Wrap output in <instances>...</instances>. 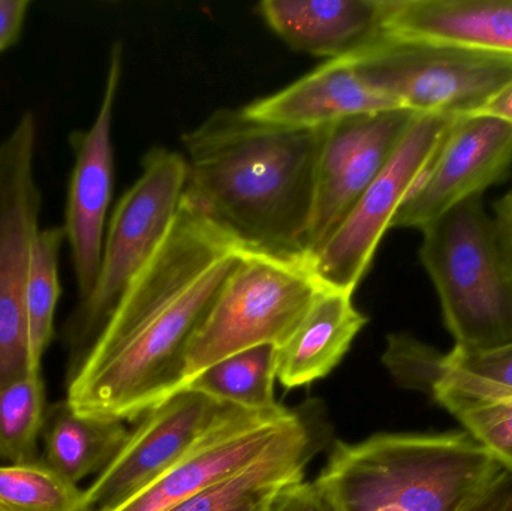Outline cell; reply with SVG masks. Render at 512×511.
Instances as JSON below:
<instances>
[{"mask_svg":"<svg viewBox=\"0 0 512 511\" xmlns=\"http://www.w3.org/2000/svg\"><path fill=\"white\" fill-rule=\"evenodd\" d=\"M248 249L182 201L167 239L129 285L72 371L81 416L140 420L186 387V360Z\"/></svg>","mask_w":512,"mask_h":511,"instance_id":"1","label":"cell"},{"mask_svg":"<svg viewBox=\"0 0 512 511\" xmlns=\"http://www.w3.org/2000/svg\"><path fill=\"white\" fill-rule=\"evenodd\" d=\"M324 131L221 108L183 135V201L248 251L306 258Z\"/></svg>","mask_w":512,"mask_h":511,"instance_id":"2","label":"cell"},{"mask_svg":"<svg viewBox=\"0 0 512 511\" xmlns=\"http://www.w3.org/2000/svg\"><path fill=\"white\" fill-rule=\"evenodd\" d=\"M505 468L465 431L336 441L319 474L339 511H462Z\"/></svg>","mask_w":512,"mask_h":511,"instance_id":"3","label":"cell"},{"mask_svg":"<svg viewBox=\"0 0 512 511\" xmlns=\"http://www.w3.org/2000/svg\"><path fill=\"white\" fill-rule=\"evenodd\" d=\"M421 233V264L454 347L484 351L512 344V279L483 195L457 204Z\"/></svg>","mask_w":512,"mask_h":511,"instance_id":"4","label":"cell"},{"mask_svg":"<svg viewBox=\"0 0 512 511\" xmlns=\"http://www.w3.org/2000/svg\"><path fill=\"white\" fill-rule=\"evenodd\" d=\"M324 287L307 258L246 251L192 341L186 386L240 351L282 347Z\"/></svg>","mask_w":512,"mask_h":511,"instance_id":"5","label":"cell"},{"mask_svg":"<svg viewBox=\"0 0 512 511\" xmlns=\"http://www.w3.org/2000/svg\"><path fill=\"white\" fill-rule=\"evenodd\" d=\"M185 186V156L164 147L144 156L143 173L120 198L108 224L95 287L66 323V339L81 354L167 239Z\"/></svg>","mask_w":512,"mask_h":511,"instance_id":"6","label":"cell"},{"mask_svg":"<svg viewBox=\"0 0 512 511\" xmlns=\"http://www.w3.org/2000/svg\"><path fill=\"white\" fill-rule=\"evenodd\" d=\"M361 80L417 114L466 116L512 81V56L382 35L348 57Z\"/></svg>","mask_w":512,"mask_h":511,"instance_id":"7","label":"cell"},{"mask_svg":"<svg viewBox=\"0 0 512 511\" xmlns=\"http://www.w3.org/2000/svg\"><path fill=\"white\" fill-rule=\"evenodd\" d=\"M36 120L23 114L0 143V389L30 362L27 285L42 194L35 176Z\"/></svg>","mask_w":512,"mask_h":511,"instance_id":"8","label":"cell"},{"mask_svg":"<svg viewBox=\"0 0 512 511\" xmlns=\"http://www.w3.org/2000/svg\"><path fill=\"white\" fill-rule=\"evenodd\" d=\"M454 117L417 114L384 170L370 183L345 221L307 257L319 281L352 291L360 284L394 216L411 194Z\"/></svg>","mask_w":512,"mask_h":511,"instance_id":"9","label":"cell"},{"mask_svg":"<svg viewBox=\"0 0 512 511\" xmlns=\"http://www.w3.org/2000/svg\"><path fill=\"white\" fill-rule=\"evenodd\" d=\"M243 408L185 387L144 414L113 461L84 489L87 511H107L170 470L204 437Z\"/></svg>","mask_w":512,"mask_h":511,"instance_id":"10","label":"cell"},{"mask_svg":"<svg viewBox=\"0 0 512 511\" xmlns=\"http://www.w3.org/2000/svg\"><path fill=\"white\" fill-rule=\"evenodd\" d=\"M417 113L396 108L348 117L324 131L306 258L345 221L370 183L379 176Z\"/></svg>","mask_w":512,"mask_h":511,"instance_id":"11","label":"cell"},{"mask_svg":"<svg viewBox=\"0 0 512 511\" xmlns=\"http://www.w3.org/2000/svg\"><path fill=\"white\" fill-rule=\"evenodd\" d=\"M511 164L510 123L487 116L454 117L391 228L423 230L457 204L483 195Z\"/></svg>","mask_w":512,"mask_h":511,"instance_id":"12","label":"cell"},{"mask_svg":"<svg viewBox=\"0 0 512 511\" xmlns=\"http://www.w3.org/2000/svg\"><path fill=\"white\" fill-rule=\"evenodd\" d=\"M123 71V48H111L104 96L95 122L87 131L72 132L75 162L66 201V242L78 285V302L95 287L104 249L105 224L114 189L113 113Z\"/></svg>","mask_w":512,"mask_h":511,"instance_id":"13","label":"cell"},{"mask_svg":"<svg viewBox=\"0 0 512 511\" xmlns=\"http://www.w3.org/2000/svg\"><path fill=\"white\" fill-rule=\"evenodd\" d=\"M304 425L294 411L242 410L138 494L107 511H167L261 458Z\"/></svg>","mask_w":512,"mask_h":511,"instance_id":"14","label":"cell"},{"mask_svg":"<svg viewBox=\"0 0 512 511\" xmlns=\"http://www.w3.org/2000/svg\"><path fill=\"white\" fill-rule=\"evenodd\" d=\"M403 108L361 80L348 57L325 62L310 74L243 107L252 119L294 129H321L360 114Z\"/></svg>","mask_w":512,"mask_h":511,"instance_id":"15","label":"cell"},{"mask_svg":"<svg viewBox=\"0 0 512 511\" xmlns=\"http://www.w3.org/2000/svg\"><path fill=\"white\" fill-rule=\"evenodd\" d=\"M382 35L512 56V0H382Z\"/></svg>","mask_w":512,"mask_h":511,"instance_id":"16","label":"cell"},{"mask_svg":"<svg viewBox=\"0 0 512 511\" xmlns=\"http://www.w3.org/2000/svg\"><path fill=\"white\" fill-rule=\"evenodd\" d=\"M259 14L289 47L342 59L382 36V0H265Z\"/></svg>","mask_w":512,"mask_h":511,"instance_id":"17","label":"cell"},{"mask_svg":"<svg viewBox=\"0 0 512 511\" xmlns=\"http://www.w3.org/2000/svg\"><path fill=\"white\" fill-rule=\"evenodd\" d=\"M382 362L400 386L427 395L436 387H450L469 395L512 396V344L441 353L414 336L394 333Z\"/></svg>","mask_w":512,"mask_h":511,"instance_id":"18","label":"cell"},{"mask_svg":"<svg viewBox=\"0 0 512 511\" xmlns=\"http://www.w3.org/2000/svg\"><path fill=\"white\" fill-rule=\"evenodd\" d=\"M367 324L354 293L322 288L292 335L279 347L277 380L286 389L307 386L331 374Z\"/></svg>","mask_w":512,"mask_h":511,"instance_id":"19","label":"cell"},{"mask_svg":"<svg viewBox=\"0 0 512 511\" xmlns=\"http://www.w3.org/2000/svg\"><path fill=\"white\" fill-rule=\"evenodd\" d=\"M312 453L304 423L248 467L167 511H271L286 488L303 482Z\"/></svg>","mask_w":512,"mask_h":511,"instance_id":"20","label":"cell"},{"mask_svg":"<svg viewBox=\"0 0 512 511\" xmlns=\"http://www.w3.org/2000/svg\"><path fill=\"white\" fill-rule=\"evenodd\" d=\"M128 435L125 423L81 416L62 401L48 407L45 413L44 461L78 485L86 477L101 473L122 449Z\"/></svg>","mask_w":512,"mask_h":511,"instance_id":"21","label":"cell"},{"mask_svg":"<svg viewBox=\"0 0 512 511\" xmlns=\"http://www.w3.org/2000/svg\"><path fill=\"white\" fill-rule=\"evenodd\" d=\"M277 357L279 347L271 344L240 351L210 366L186 387L243 410L274 411L282 407L274 399Z\"/></svg>","mask_w":512,"mask_h":511,"instance_id":"22","label":"cell"},{"mask_svg":"<svg viewBox=\"0 0 512 511\" xmlns=\"http://www.w3.org/2000/svg\"><path fill=\"white\" fill-rule=\"evenodd\" d=\"M63 227L39 230L33 245L27 285V324H29L30 362L41 372L42 357L54 333V314L59 302V255L65 242Z\"/></svg>","mask_w":512,"mask_h":511,"instance_id":"23","label":"cell"},{"mask_svg":"<svg viewBox=\"0 0 512 511\" xmlns=\"http://www.w3.org/2000/svg\"><path fill=\"white\" fill-rule=\"evenodd\" d=\"M45 413L41 372H29L0 389V459L9 464H26L38 459L36 453Z\"/></svg>","mask_w":512,"mask_h":511,"instance_id":"24","label":"cell"},{"mask_svg":"<svg viewBox=\"0 0 512 511\" xmlns=\"http://www.w3.org/2000/svg\"><path fill=\"white\" fill-rule=\"evenodd\" d=\"M429 396L505 470L512 471V396L469 395L450 387H436Z\"/></svg>","mask_w":512,"mask_h":511,"instance_id":"25","label":"cell"},{"mask_svg":"<svg viewBox=\"0 0 512 511\" xmlns=\"http://www.w3.org/2000/svg\"><path fill=\"white\" fill-rule=\"evenodd\" d=\"M0 504L11 511H87L83 489L39 459L0 467Z\"/></svg>","mask_w":512,"mask_h":511,"instance_id":"26","label":"cell"},{"mask_svg":"<svg viewBox=\"0 0 512 511\" xmlns=\"http://www.w3.org/2000/svg\"><path fill=\"white\" fill-rule=\"evenodd\" d=\"M271 511H339L324 489L313 482H300L289 486L277 498Z\"/></svg>","mask_w":512,"mask_h":511,"instance_id":"27","label":"cell"},{"mask_svg":"<svg viewBox=\"0 0 512 511\" xmlns=\"http://www.w3.org/2000/svg\"><path fill=\"white\" fill-rule=\"evenodd\" d=\"M462 511H512V471L499 473Z\"/></svg>","mask_w":512,"mask_h":511,"instance_id":"28","label":"cell"},{"mask_svg":"<svg viewBox=\"0 0 512 511\" xmlns=\"http://www.w3.org/2000/svg\"><path fill=\"white\" fill-rule=\"evenodd\" d=\"M29 6V0H0V53L17 44Z\"/></svg>","mask_w":512,"mask_h":511,"instance_id":"29","label":"cell"},{"mask_svg":"<svg viewBox=\"0 0 512 511\" xmlns=\"http://www.w3.org/2000/svg\"><path fill=\"white\" fill-rule=\"evenodd\" d=\"M496 231L512 279V191L496 204Z\"/></svg>","mask_w":512,"mask_h":511,"instance_id":"30","label":"cell"},{"mask_svg":"<svg viewBox=\"0 0 512 511\" xmlns=\"http://www.w3.org/2000/svg\"><path fill=\"white\" fill-rule=\"evenodd\" d=\"M466 116H487L504 120L512 125V81L496 92L486 104L481 105L477 111Z\"/></svg>","mask_w":512,"mask_h":511,"instance_id":"31","label":"cell"},{"mask_svg":"<svg viewBox=\"0 0 512 511\" xmlns=\"http://www.w3.org/2000/svg\"><path fill=\"white\" fill-rule=\"evenodd\" d=\"M0 511H11V510L6 509V507H3L2 504H0Z\"/></svg>","mask_w":512,"mask_h":511,"instance_id":"32","label":"cell"}]
</instances>
